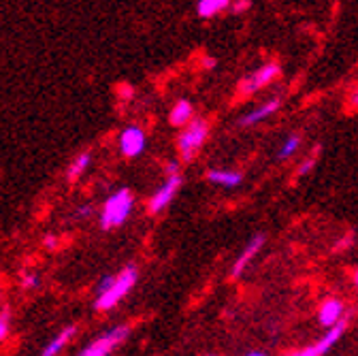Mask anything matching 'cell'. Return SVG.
Returning a JSON list of instances; mask_svg holds the SVG:
<instances>
[{
    "mask_svg": "<svg viewBox=\"0 0 358 356\" xmlns=\"http://www.w3.org/2000/svg\"><path fill=\"white\" fill-rule=\"evenodd\" d=\"M134 207V197L128 188H122L117 192H113L101 211V229L103 231H113L120 229L124 222L128 220V215L132 213Z\"/></svg>",
    "mask_w": 358,
    "mask_h": 356,
    "instance_id": "1",
    "label": "cell"
},
{
    "mask_svg": "<svg viewBox=\"0 0 358 356\" xmlns=\"http://www.w3.org/2000/svg\"><path fill=\"white\" fill-rule=\"evenodd\" d=\"M137 280H139V271H137V266L134 264H126L124 269L113 278V284H111V288L107 290V292H103V294H99L96 297V303H94V307L99 309V311H107V309H113L132 288H134V284H137Z\"/></svg>",
    "mask_w": 358,
    "mask_h": 356,
    "instance_id": "2",
    "label": "cell"
},
{
    "mask_svg": "<svg viewBox=\"0 0 358 356\" xmlns=\"http://www.w3.org/2000/svg\"><path fill=\"white\" fill-rule=\"evenodd\" d=\"M207 137H209V124L205 120H201V118L192 120L184 128L182 135H179V139H177V150H179V156H182V160L190 162L201 152V148L207 141Z\"/></svg>",
    "mask_w": 358,
    "mask_h": 356,
    "instance_id": "3",
    "label": "cell"
},
{
    "mask_svg": "<svg viewBox=\"0 0 358 356\" xmlns=\"http://www.w3.org/2000/svg\"><path fill=\"white\" fill-rule=\"evenodd\" d=\"M130 335V327H113L107 333L99 335L92 343H87L77 356H109L117 346H122L126 341V337Z\"/></svg>",
    "mask_w": 358,
    "mask_h": 356,
    "instance_id": "4",
    "label": "cell"
},
{
    "mask_svg": "<svg viewBox=\"0 0 358 356\" xmlns=\"http://www.w3.org/2000/svg\"><path fill=\"white\" fill-rule=\"evenodd\" d=\"M280 77V64L278 62H268L264 66H260L258 71H254L252 75L243 77L239 81V94L243 97H252L258 90H262L264 85H268L271 81H275Z\"/></svg>",
    "mask_w": 358,
    "mask_h": 356,
    "instance_id": "5",
    "label": "cell"
},
{
    "mask_svg": "<svg viewBox=\"0 0 358 356\" xmlns=\"http://www.w3.org/2000/svg\"><path fill=\"white\" fill-rule=\"evenodd\" d=\"M182 175L179 173H175V175H166V182L152 194V199H150V203H148V211L152 213V215H158V213H162L171 203H173V199H175V194L179 192V188H182Z\"/></svg>",
    "mask_w": 358,
    "mask_h": 356,
    "instance_id": "6",
    "label": "cell"
},
{
    "mask_svg": "<svg viewBox=\"0 0 358 356\" xmlns=\"http://www.w3.org/2000/svg\"><path fill=\"white\" fill-rule=\"evenodd\" d=\"M145 143H148L145 132L139 126H126L120 132V152L126 158H137L139 154H143Z\"/></svg>",
    "mask_w": 358,
    "mask_h": 356,
    "instance_id": "7",
    "label": "cell"
},
{
    "mask_svg": "<svg viewBox=\"0 0 358 356\" xmlns=\"http://www.w3.org/2000/svg\"><path fill=\"white\" fill-rule=\"evenodd\" d=\"M345 329H348V318H343L337 327L329 329L327 335H324L320 341H316L313 346H307V348H303V350H299V352H294V354H290V356H324V354L343 337Z\"/></svg>",
    "mask_w": 358,
    "mask_h": 356,
    "instance_id": "8",
    "label": "cell"
},
{
    "mask_svg": "<svg viewBox=\"0 0 358 356\" xmlns=\"http://www.w3.org/2000/svg\"><path fill=\"white\" fill-rule=\"evenodd\" d=\"M343 314H345V303L341 299H324L318 309V320L329 331V329L337 327L341 322V318H345Z\"/></svg>",
    "mask_w": 358,
    "mask_h": 356,
    "instance_id": "9",
    "label": "cell"
},
{
    "mask_svg": "<svg viewBox=\"0 0 358 356\" xmlns=\"http://www.w3.org/2000/svg\"><path fill=\"white\" fill-rule=\"evenodd\" d=\"M280 107H282V99H280V97H275V99H271V101L262 103L260 107L252 109L250 113H245V115L239 120V124H241L243 128L256 126L258 122H262V120H266V118H271L273 113H278V111H280Z\"/></svg>",
    "mask_w": 358,
    "mask_h": 356,
    "instance_id": "10",
    "label": "cell"
},
{
    "mask_svg": "<svg viewBox=\"0 0 358 356\" xmlns=\"http://www.w3.org/2000/svg\"><path fill=\"white\" fill-rule=\"evenodd\" d=\"M262 245H264V235H256L248 245H245V250L241 252V256L235 260V264H233V271H231V276L233 278H239L243 271H245V266L252 262V258L262 250Z\"/></svg>",
    "mask_w": 358,
    "mask_h": 356,
    "instance_id": "11",
    "label": "cell"
},
{
    "mask_svg": "<svg viewBox=\"0 0 358 356\" xmlns=\"http://www.w3.org/2000/svg\"><path fill=\"white\" fill-rule=\"evenodd\" d=\"M207 180L215 186L224 188H235L243 182V173L239 171H229V169H211L207 171Z\"/></svg>",
    "mask_w": 358,
    "mask_h": 356,
    "instance_id": "12",
    "label": "cell"
},
{
    "mask_svg": "<svg viewBox=\"0 0 358 356\" xmlns=\"http://www.w3.org/2000/svg\"><path fill=\"white\" fill-rule=\"evenodd\" d=\"M192 113H194L192 103L186 101V99H179V101L173 105L169 120H171L173 126H188V124L192 122Z\"/></svg>",
    "mask_w": 358,
    "mask_h": 356,
    "instance_id": "13",
    "label": "cell"
},
{
    "mask_svg": "<svg viewBox=\"0 0 358 356\" xmlns=\"http://www.w3.org/2000/svg\"><path fill=\"white\" fill-rule=\"evenodd\" d=\"M77 333V327L75 325H71V327H66V329H62L48 346L43 348V354L41 356H58L64 348H66V343H69V339L73 337Z\"/></svg>",
    "mask_w": 358,
    "mask_h": 356,
    "instance_id": "14",
    "label": "cell"
},
{
    "mask_svg": "<svg viewBox=\"0 0 358 356\" xmlns=\"http://www.w3.org/2000/svg\"><path fill=\"white\" fill-rule=\"evenodd\" d=\"M229 7H231L229 0H201V3L196 5V13H199V17L209 20V17H215L217 13H222Z\"/></svg>",
    "mask_w": 358,
    "mask_h": 356,
    "instance_id": "15",
    "label": "cell"
},
{
    "mask_svg": "<svg viewBox=\"0 0 358 356\" xmlns=\"http://www.w3.org/2000/svg\"><path fill=\"white\" fill-rule=\"evenodd\" d=\"M90 162H92V156H90V152H81V154H77V156H75V160H73V162H71V166H69V173H66L69 182H77L79 177L87 171Z\"/></svg>",
    "mask_w": 358,
    "mask_h": 356,
    "instance_id": "16",
    "label": "cell"
},
{
    "mask_svg": "<svg viewBox=\"0 0 358 356\" xmlns=\"http://www.w3.org/2000/svg\"><path fill=\"white\" fill-rule=\"evenodd\" d=\"M299 145H301V137H299V135H290V137L284 141V145H282L278 158H280V160H288V158L299 150Z\"/></svg>",
    "mask_w": 358,
    "mask_h": 356,
    "instance_id": "17",
    "label": "cell"
},
{
    "mask_svg": "<svg viewBox=\"0 0 358 356\" xmlns=\"http://www.w3.org/2000/svg\"><path fill=\"white\" fill-rule=\"evenodd\" d=\"M9 331H11V314L9 309H3L0 311V341L7 339Z\"/></svg>",
    "mask_w": 358,
    "mask_h": 356,
    "instance_id": "18",
    "label": "cell"
},
{
    "mask_svg": "<svg viewBox=\"0 0 358 356\" xmlns=\"http://www.w3.org/2000/svg\"><path fill=\"white\" fill-rule=\"evenodd\" d=\"M38 284H41V278H38V273H34V271H26V273L22 276V286H24L26 290L38 288Z\"/></svg>",
    "mask_w": 358,
    "mask_h": 356,
    "instance_id": "19",
    "label": "cell"
},
{
    "mask_svg": "<svg viewBox=\"0 0 358 356\" xmlns=\"http://www.w3.org/2000/svg\"><path fill=\"white\" fill-rule=\"evenodd\" d=\"M113 278H115V276H105V278L99 282V286H96V292H99V294L107 292V290L111 288V284H113Z\"/></svg>",
    "mask_w": 358,
    "mask_h": 356,
    "instance_id": "20",
    "label": "cell"
},
{
    "mask_svg": "<svg viewBox=\"0 0 358 356\" xmlns=\"http://www.w3.org/2000/svg\"><path fill=\"white\" fill-rule=\"evenodd\" d=\"M313 164H316V160L313 158H309V160H305L301 166H299V171H296V177H305L311 169H313Z\"/></svg>",
    "mask_w": 358,
    "mask_h": 356,
    "instance_id": "21",
    "label": "cell"
},
{
    "mask_svg": "<svg viewBox=\"0 0 358 356\" xmlns=\"http://www.w3.org/2000/svg\"><path fill=\"white\" fill-rule=\"evenodd\" d=\"M90 213H92V207H90V205H81V207L75 211V218H79V220H81V218H87Z\"/></svg>",
    "mask_w": 358,
    "mask_h": 356,
    "instance_id": "22",
    "label": "cell"
},
{
    "mask_svg": "<svg viewBox=\"0 0 358 356\" xmlns=\"http://www.w3.org/2000/svg\"><path fill=\"white\" fill-rule=\"evenodd\" d=\"M43 245L52 250V248H56V245H58V239H56L54 235H45V239H43Z\"/></svg>",
    "mask_w": 358,
    "mask_h": 356,
    "instance_id": "23",
    "label": "cell"
},
{
    "mask_svg": "<svg viewBox=\"0 0 358 356\" xmlns=\"http://www.w3.org/2000/svg\"><path fill=\"white\" fill-rule=\"evenodd\" d=\"M231 7H233L237 13H241V11H245V9H250L252 3H248V0H245V3H231Z\"/></svg>",
    "mask_w": 358,
    "mask_h": 356,
    "instance_id": "24",
    "label": "cell"
},
{
    "mask_svg": "<svg viewBox=\"0 0 358 356\" xmlns=\"http://www.w3.org/2000/svg\"><path fill=\"white\" fill-rule=\"evenodd\" d=\"M350 107L358 109V87H354V92L350 94Z\"/></svg>",
    "mask_w": 358,
    "mask_h": 356,
    "instance_id": "25",
    "label": "cell"
},
{
    "mask_svg": "<svg viewBox=\"0 0 358 356\" xmlns=\"http://www.w3.org/2000/svg\"><path fill=\"white\" fill-rule=\"evenodd\" d=\"M203 66H205V69H213V66H215V60H213V58H205V60H203Z\"/></svg>",
    "mask_w": 358,
    "mask_h": 356,
    "instance_id": "26",
    "label": "cell"
},
{
    "mask_svg": "<svg viewBox=\"0 0 358 356\" xmlns=\"http://www.w3.org/2000/svg\"><path fill=\"white\" fill-rule=\"evenodd\" d=\"M245 356H266L264 352H258V350H252V352H248Z\"/></svg>",
    "mask_w": 358,
    "mask_h": 356,
    "instance_id": "27",
    "label": "cell"
},
{
    "mask_svg": "<svg viewBox=\"0 0 358 356\" xmlns=\"http://www.w3.org/2000/svg\"><path fill=\"white\" fill-rule=\"evenodd\" d=\"M354 286H356V288H358V269H356V271H354Z\"/></svg>",
    "mask_w": 358,
    "mask_h": 356,
    "instance_id": "28",
    "label": "cell"
},
{
    "mask_svg": "<svg viewBox=\"0 0 358 356\" xmlns=\"http://www.w3.org/2000/svg\"><path fill=\"white\" fill-rule=\"evenodd\" d=\"M209 356H217V354H209Z\"/></svg>",
    "mask_w": 358,
    "mask_h": 356,
    "instance_id": "29",
    "label": "cell"
}]
</instances>
